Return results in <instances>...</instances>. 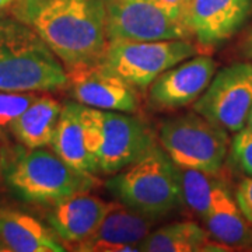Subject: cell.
Wrapping results in <instances>:
<instances>
[{
	"mask_svg": "<svg viewBox=\"0 0 252 252\" xmlns=\"http://www.w3.org/2000/svg\"><path fill=\"white\" fill-rule=\"evenodd\" d=\"M111 203L89 192L77 193L55 203L48 220L61 240L76 245L97 231Z\"/></svg>",
	"mask_w": 252,
	"mask_h": 252,
	"instance_id": "14",
	"label": "cell"
},
{
	"mask_svg": "<svg viewBox=\"0 0 252 252\" xmlns=\"http://www.w3.org/2000/svg\"><path fill=\"white\" fill-rule=\"evenodd\" d=\"M1 160H3V157H1V152H0V162H1Z\"/></svg>",
	"mask_w": 252,
	"mask_h": 252,
	"instance_id": "29",
	"label": "cell"
},
{
	"mask_svg": "<svg viewBox=\"0 0 252 252\" xmlns=\"http://www.w3.org/2000/svg\"><path fill=\"white\" fill-rule=\"evenodd\" d=\"M66 86V67L45 41L17 18H0V91L38 93Z\"/></svg>",
	"mask_w": 252,
	"mask_h": 252,
	"instance_id": "2",
	"label": "cell"
},
{
	"mask_svg": "<svg viewBox=\"0 0 252 252\" xmlns=\"http://www.w3.org/2000/svg\"><path fill=\"white\" fill-rule=\"evenodd\" d=\"M212 244L209 234L192 221L167 224L150 231L139 244V251L144 252H195L209 251Z\"/></svg>",
	"mask_w": 252,
	"mask_h": 252,
	"instance_id": "19",
	"label": "cell"
},
{
	"mask_svg": "<svg viewBox=\"0 0 252 252\" xmlns=\"http://www.w3.org/2000/svg\"><path fill=\"white\" fill-rule=\"evenodd\" d=\"M81 114L89 149L102 174L122 171L156 147V139L146 122L129 112L83 105Z\"/></svg>",
	"mask_w": 252,
	"mask_h": 252,
	"instance_id": "5",
	"label": "cell"
},
{
	"mask_svg": "<svg viewBox=\"0 0 252 252\" xmlns=\"http://www.w3.org/2000/svg\"><path fill=\"white\" fill-rule=\"evenodd\" d=\"M62 107V104L54 97L39 95L20 117L13 121L9 129L27 149L51 146Z\"/></svg>",
	"mask_w": 252,
	"mask_h": 252,
	"instance_id": "18",
	"label": "cell"
},
{
	"mask_svg": "<svg viewBox=\"0 0 252 252\" xmlns=\"http://www.w3.org/2000/svg\"><path fill=\"white\" fill-rule=\"evenodd\" d=\"M11 16L32 28L66 70L98 62L108 46L104 0H17Z\"/></svg>",
	"mask_w": 252,
	"mask_h": 252,
	"instance_id": "1",
	"label": "cell"
},
{
	"mask_svg": "<svg viewBox=\"0 0 252 252\" xmlns=\"http://www.w3.org/2000/svg\"><path fill=\"white\" fill-rule=\"evenodd\" d=\"M156 1L165 10H168L172 16L181 18V20H182L184 10L187 7V3H188V0H156Z\"/></svg>",
	"mask_w": 252,
	"mask_h": 252,
	"instance_id": "24",
	"label": "cell"
},
{
	"mask_svg": "<svg viewBox=\"0 0 252 252\" xmlns=\"http://www.w3.org/2000/svg\"><path fill=\"white\" fill-rule=\"evenodd\" d=\"M107 189L121 203L157 220L184 203L178 167L157 146L117 172Z\"/></svg>",
	"mask_w": 252,
	"mask_h": 252,
	"instance_id": "4",
	"label": "cell"
},
{
	"mask_svg": "<svg viewBox=\"0 0 252 252\" xmlns=\"http://www.w3.org/2000/svg\"><path fill=\"white\" fill-rule=\"evenodd\" d=\"M243 54L244 56L252 63V27L247 32V35L243 41Z\"/></svg>",
	"mask_w": 252,
	"mask_h": 252,
	"instance_id": "25",
	"label": "cell"
},
{
	"mask_svg": "<svg viewBox=\"0 0 252 252\" xmlns=\"http://www.w3.org/2000/svg\"><path fill=\"white\" fill-rule=\"evenodd\" d=\"M247 127L250 129L252 132V107H251V111H250V115H248V119H247Z\"/></svg>",
	"mask_w": 252,
	"mask_h": 252,
	"instance_id": "27",
	"label": "cell"
},
{
	"mask_svg": "<svg viewBox=\"0 0 252 252\" xmlns=\"http://www.w3.org/2000/svg\"><path fill=\"white\" fill-rule=\"evenodd\" d=\"M3 16H4V13H3V11L0 10V18H3Z\"/></svg>",
	"mask_w": 252,
	"mask_h": 252,
	"instance_id": "28",
	"label": "cell"
},
{
	"mask_svg": "<svg viewBox=\"0 0 252 252\" xmlns=\"http://www.w3.org/2000/svg\"><path fill=\"white\" fill-rule=\"evenodd\" d=\"M109 42L190 39L181 18L156 0H104Z\"/></svg>",
	"mask_w": 252,
	"mask_h": 252,
	"instance_id": "8",
	"label": "cell"
},
{
	"mask_svg": "<svg viewBox=\"0 0 252 252\" xmlns=\"http://www.w3.org/2000/svg\"><path fill=\"white\" fill-rule=\"evenodd\" d=\"M235 199L244 216L252 224V177L241 181L235 192Z\"/></svg>",
	"mask_w": 252,
	"mask_h": 252,
	"instance_id": "23",
	"label": "cell"
},
{
	"mask_svg": "<svg viewBox=\"0 0 252 252\" xmlns=\"http://www.w3.org/2000/svg\"><path fill=\"white\" fill-rule=\"evenodd\" d=\"M203 221L209 234L220 244L228 247L252 245V224L221 181L213 192L212 205Z\"/></svg>",
	"mask_w": 252,
	"mask_h": 252,
	"instance_id": "17",
	"label": "cell"
},
{
	"mask_svg": "<svg viewBox=\"0 0 252 252\" xmlns=\"http://www.w3.org/2000/svg\"><path fill=\"white\" fill-rule=\"evenodd\" d=\"M17 0H0V10L6 9V7H10L16 3Z\"/></svg>",
	"mask_w": 252,
	"mask_h": 252,
	"instance_id": "26",
	"label": "cell"
},
{
	"mask_svg": "<svg viewBox=\"0 0 252 252\" xmlns=\"http://www.w3.org/2000/svg\"><path fill=\"white\" fill-rule=\"evenodd\" d=\"M0 245L3 251L62 252L63 244L52 228H48L27 213L0 210Z\"/></svg>",
	"mask_w": 252,
	"mask_h": 252,
	"instance_id": "15",
	"label": "cell"
},
{
	"mask_svg": "<svg viewBox=\"0 0 252 252\" xmlns=\"http://www.w3.org/2000/svg\"><path fill=\"white\" fill-rule=\"evenodd\" d=\"M66 72V89L74 101L86 107L129 114L140 107V97L135 87L101 61L79 64Z\"/></svg>",
	"mask_w": 252,
	"mask_h": 252,
	"instance_id": "10",
	"label": "cell"
},
{
	"mask_svg": "<svg viewBox=\"0 0 252 252\" xmlns=\"http://www.w3.org/2000/svg\"><path fill=\"white\" fill-rule=\"evenodd\" d=\"M251 107V62L233 63L223 67L193 102L195 112L233 133L247 125Z\"/></svg>",
	"mask_w": 252,
	"mask_h": 252,
	"instance_id": "9",
	"label": "cell"
},
{
	"mask_svg": "<svg viewBox=\"0 0 252 252\" xmlns=\"http://www.w3.org/2000/svg\"><path fill=\"white\" fill-rule=\"evenodd\" d=\"M36 93H13L0 91V129L10 127L18 118L38 98Z\"/></svg>",
	"mask_w": 252,
	"mask_h": 252,
	"instance_id": "21",
	"label": "cell"
},
{
	"mask_svg": "<svg viewBox=\"0 0 252 252\" xmlns=\"http://www.w3.org/2000/svg\"><path fill=\"white\" fill-rule=\"evenodd\" d=\"M251 7L252 0H188L182 20L190 39L212 51L238 32Z\"/></svg>",
	"mask_w": 252,
	"mask_h": 252,
	"instance_id": "11",
	"label": "cell"
},
{
	"mask_svg": "<svg viewBox=\"0 0 252 252\" xmlns=\"http://www.w3.org/2000/svg\"><path fill=\"white\" fill-rule=\"evenodd\" d=\"M157 219L136 212L121 202H112L108 213L90 238L76 244L77 251H139V244L150 234Z\"/></svg>",
	"mask_w": 252,
	"mask_h": 252,
	"instance_id": "13",
	"label": "cell"
},
{
	"mask_svg": "<svg viewBox=\"0 0 252 252\" xmlns=\"http://www.w3.org/2000/svg\"><path fill=\"white\" fill-rule=\"evenodd\" d=\"M178 177L184 203L203 220L210 209L213 192L220 181L216 180L213 174L180 167Z\"/></svg>",
	"mask_w": 252,
	"mask_h": 252,
	"instance_id": "20",
	"label": "cell"
},
{
	"mask_svg": "<svg viewBox=\"0 0 252 252\" xmlns=\"http://www.w3.org/2000/svg\"><path fill=\"white\" fill-rule=\"evenodd\" d=\"M4 178L20 198L49 205L90 192L97 185L93 174L73 168L55 152H48L44 147L18 150L4 164Z\"/></svg>",
	"mask_w": 252,
	"mask_h": 252,
	"instance_id": "3",
	"label": "cell"
},
{
	"mask_svg": "<svg viewBox=\"0 0 252 252\" xmlns=\"http://www.w3.org/2000/svg\"><path fill=\"white\" fill-rule=\"evenodd\" d=\"M198 54L190 39L121 41L109 42L101 62L135 89H146L161 73Z\"/></svg>",
	"mask_w": 252,
	"mask_h": 252,
	"instance_id": "7",
	"label": "cell"
},
{
	"mask_svg": "<svg viewBox=\"0 0 252 252\" xmlns=\"http://www.w3.org/2000/svg\"><path fill=\"white\" fill-rule=\"evenodd\" d=\"M230 157L240 171L252 177V132L247 126L235 132L230 143Z\"/></svg>",
	"mask_w": 252,
	"mask_h": 252,
	"instance_id": "22",
	"label": "cell"
},
{
	"mask_svg": "<svg viewBox=\"0 0 252 252\" xmlns=\"http://www.w3.org/2000/svg\"><path fill=\"white\" fill-rule=\"evenodd\" d=\"M217 63L207 55H195L161 73L150 84L149 104L160 111L184 108L206 90L216 73Z\"/></svg>",
	"mask_w": 252,
	"mask_h": 252,
	"instance_id": "12",
	"label": "cell"
},
{
	"mask_svg": "<svg viewBox=\"0 0 252 252\" xmlns=\"http://www.w3.org/2000/svg\"><path fill=\"white\" fill-rule=\"evenodd\" d=\"M81 108L83 105L77 101L63 105L51 146L55 153L73 168L95 175L99 171L87 144Z\"/></svg>",
	"mask_w": 252,
	"mask_h": 252,
	"instance_id": "16",
	"label": "cell"
},
{
	"mask_svg": "<svg viewBox=\"0 0 252 252\" xmlns=\"http://www.w3.org/2000/svg\"><path fill=\"white\" fill-rule=\"evenodd\" d=\"M158 142L177 167L213 175L223 168L230 150L227 130L195 111L164 121Z\"/></svg>",
	"mask_w": 252,
	"mask_h": 252,
	"instance_id": "6",
	"label": "cell"
}]
</instances>
